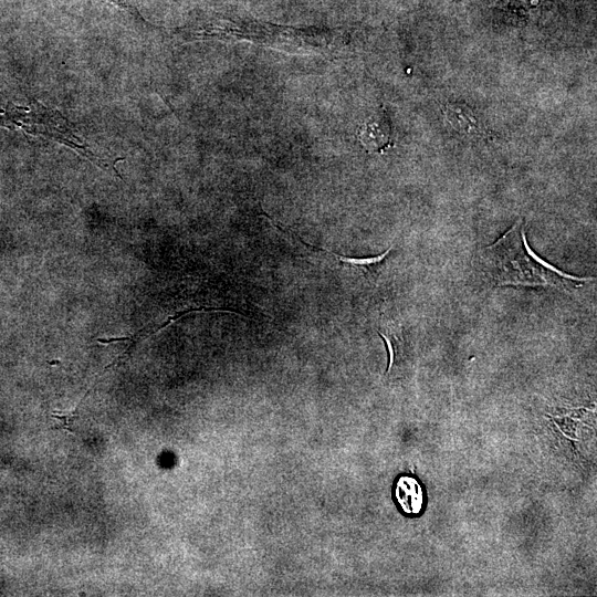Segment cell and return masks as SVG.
I'll return each mask as SVG.
<instances>
[{
	"instance_id": "cell-1",
	"label": "cell",
	"mask_w": 597,
	"mask_h": 597,
	"mask_svg": "<svg viewBox=\"0 0 597 597\" xmlns=\"http://www.w3.org/2000/svg\"><path fill=\"white\" fill-rule=\"evenodd\" d=\"M482 261L496 286H552L570 291L591 280L566 274L536 256L527 245L522 219L483 250Z\"/></svg>"
},
{
	"instance_id": "cell-2",
	"label": "cell",
	"mask_w": 597,
	"mask_h": 597,
	"mask_svg": "<svg viewBox=\"0 0 597 597\" xmlns=\"http://www.w3.org/2000/svg\"><path fill=\"white\" fill-rule=\"evenodd\" d=\"M0 126L21 129L31 135L50 136L55 140L70 145L81 155V149H84L90 155L92 154L74 140L76 136L74 137L67 127V122L59 113L49 111L38 103H32L29 107L15 105L0 107Z\"/></svg>"
},
{
	"instance_id": "cell-3",
	"label": "cell",
	"mask_w": 597,
	"mask_h": 597,
	"mask_svg": "<svg viewBox=\"0 0 597 597\" xmlns=\"http://www.w3.org/2000/svg\"><path fill=\"white\" fill-rule=\"evenodd\" d=\"M293 235L297 238L298 241H301L302 244H304L306 248L314 250V251H321L324 253L329 254L332 258L336 260V262L345 268L353 269L356 273L364 276L369 282L376 283L378 277L381 274L383 269L386 265V260L388 255L390 254L392 247L386 250L384 253L373 256V258H348L344 256L337 253H334L321 245H313L306 241H304L300 235L293 232Z\"/></svg>"
},
{
	"instance_id": "cell-4",
	"label": "cell",
	"mask_w": 597,
	"mask_h": 597,
	"mask_svg": "<svg viewBox=\"0 0 597 597\" xmlns=\"http://www.w3.org/2000/svg\"><path fill=\"white\" fill-rule=\"evenodd\" d=\"M357 139L370 154L383 153L392 146L388 121L376 116L357 129Z\"/></svg>"
},
{
	"instance_id": "cell-5",
	"label": "cell",
	"mask_w": 597,
	"mask_h": 597,
	"mask_svg": "<svg viewBox=\"0 0 597 597\" xmlns=\"http://www.w3.org/2000/svg\"><path fill=\"white\" fill-rule=\"evenodd\" d=\"M394 493L399 507L405 514L413 516L422 510L423 490L416 479L400 476L396 482Z\"/></svg>"
},
{
	"instance_id": "cell-6",
	"label": "cell",
	"mask_w": 597,
	"mask_h": 597,
	"mask_svg": "<svg viewBox=\"0 0 597 597\" xmlns=\"http://www.w3.org/2000/svg\"><path fill=\"white\" fill-rule=\"evenodd\" d=\"M383 329L378 331V334L386 343L389 353V366L388 371L392 368L396 359L398 358L402 348V335L398 326L394 324H387L383 326Z\"/></svg>"
},
{
	"instance_id": "cell-7",
	"label": "cell",
	"mask_w": 597,
	"mask_h": 597,
	"mask_svg": "<svg viewBox=\"0 0 597 597\" xmlns=\"http://www.w3.org/2000/svg\"><path fill=\"white\" fill-rule=\"evenodd\" d=\"M447 117L453 127L465 133H470L475 126V121L473 117H471L470 112L463 111L460 106L449 107Z\"/></svg>"
}]
</instances>
